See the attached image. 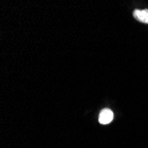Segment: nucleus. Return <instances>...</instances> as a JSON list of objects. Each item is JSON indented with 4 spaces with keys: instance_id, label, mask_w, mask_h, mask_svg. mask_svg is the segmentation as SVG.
<instances>
[{
    "instance_id": "1",
    "label": "nucleus",
    "mask_w": 148,
    "mask_h": 148,
    "mask_svg": "<svg viewBox=\"0 0 148 148\" xmlns=\"http://www.w3.org/2000/svg\"><path fill=\"white\" fill-rule=\"evenodd\" d=\"M114 119V113L108 108L103 109L99 116V121L101 124H108Z\"/></svg>"
},
{
    "instance_id": "2",
    "label": "nucleus",
    "mask_w": 148,
    "mask_h": 148,
    "mask_svg": "<svg viewBox=\"0 0 148 148\" xmlns=\"http://www.w3.org/2000/svg\"><path fill=\"white\" fill-rule=\"evenodd\" d=\"M133 16L140 22L148 24V9H144V10L136 9L133 12Z\"/></svg>"
}]
</instances>
